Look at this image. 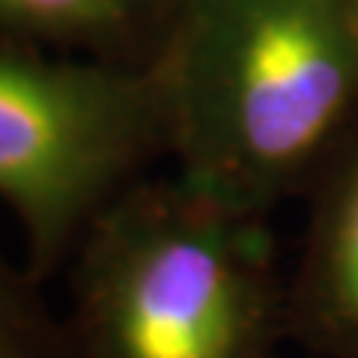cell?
Wrapping results in <instances>:
<instances>
[{"mask_svg": "<svg viewBox=\"0 0 358 358\" xmlns=\"http://www.w3.org/2000/svg\"><path fill=\"white\" fill-rule=\"evenodd\" d=\"M152 66L176 176L268 218L358 126V3L176 0Z\"/></svg>", "mask_w": 358, "mask_h": 358, "instance_id": "cell-1", "label": "cell"}, {"mask_svg": "<svg viewBox=\"0 0 358 358\" xmlns=\"http://www.w3.org/2000/svg\"><path fill=\"white\" fill-rule=\"evenodd\" d=\"M66 268L84 358H278L293 341L268 218L179 176L126 188Z\"/></svg>", "mask_w": 358, "mask_h": 358, "instance_id": "cell-2", "label": "cell"}, {"mask_svg": "<svg viewBox=\"0 0 358 358\" xmlns=\"http://www.w3.org/2000/svg\"><path fill=\"white\" fill-rule=\"evenodd\" d=\"M171 155L155 66L0 42V200L15 212L27 268H66L102 212Z\"/></svg>", "mask_w": 358, "mask_h": 358, "instance_id": "cell-3", "label": "cell"}, {"mask_svg": "<svg viewBox=\"0 0 358 358\" xmlns=\"http://www.w3.org/2000/svg\"><path fill=\"white\" fill-rule=\"evenodd\" d=\"M289 334L317 358H358V126L305 194Z\"/></svg>", "mask_w": 358, "mask_h": 358, "instance_id": "cell-4", "label": "cell"}, {"mask_svg": "<svg viewBox=\"0 0 358 358\" xmlns=\"http://www.w3.org/2000/svg\"><path fill=\"white\" fill-rule=\"evenodd\" d=\"M176 0H0V42L150 66Z\"/></svg>", "mask_w": 358, "mask_h": 358, "instance_id": "cell-5", "label": "cell"}, {"mask_svg": "<svg viewBox=\"0 0 358 358\" xmlns=\"http://www.w3.org/2000/svg\"><path fill=\"white\" fill-rule=\"evenodd\" d=\"M0 358H84L69 320L42 296V281L0 245Z\"/></svg>", "mask_w": 358, "mask_h": 358, "instance_id": "cell-6", "label": "cell"}, {"mask_svg": "<svg viewBox=\"0 0 358 358\" xmlns=\"http://www.w3.org/2000/svg\"><path fill=\"white\" fill-rule=\"evenodd\" d=\"M355 3H358V0H355Z\"/></svg>", "mask_w": 358, "mask_h": 358, "instance_id": "cell-7", "label": "cell"}]
</instances>
